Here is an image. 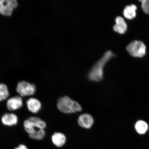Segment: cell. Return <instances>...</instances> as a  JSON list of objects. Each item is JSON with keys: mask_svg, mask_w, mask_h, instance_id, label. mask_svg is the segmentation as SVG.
<instances>
[{"mask_svg": "<svg viewBox=\"0 0 149 149\" xmlns=\"http://www.w3.org/2000/svg\"><path fill=\"white\" fill-rule=\"evenodd\" d=\"M24 126L26 131L30 135L36 131L35 128L44 130L46 127V124L38 117H32L24 121Z\"/></svg>", "mask_w": 149, "mask_h": 149, "instance_id": "3", "label": "cell"}, {"mask_svg": "<svg viewBox=\"0 0 149 149\" xmlns=\"http://www.w3.org/2000/svg\"><path fill=\"white\" fill-rule=\"evenodd\" d=\"M141 3V8L144 12L149 14V0H142L140 1Z\"/></svg>", "mask_w": 149, "mask_h": 149, "instance_id": "17", "label": "cell"}, {"mask_svg": "<svg viewBox=\"0 0 149 149\" xmlns=\"http://www.w3.org/2000/svg\"><path fill=\"white\" fill-rule=\"evenodd\" d=\"M1 121L5 125L12 126L17 124L18 118L14 113H6L2 117Z\"/></svg>", "mask_w": 149, "mask_h": 149, "instance_id": "11", "label": "cell"}, {"mask_svg": "<svg viewBox=\"0 0 149 149\" xmlns=\"http://www.w3.org/2000/svg\"><path fill=\"white\" fill-rule=\"evenodd\" d=\"M115 56L111 50H108L104 53L99 60L97 61L89 72L88 77L91 81H100L103 77V69L106 63L112 58Z\"/></svg>", "mask_w": 149, "mask_h": 149, "instance_id": "1", "label": "cell"}, {"mask_svg": "<svg viewBox=\"0 0 149 149\" xmlns=\"http://www.w3.org/2000/svg\"><path fill=\"white\" fill-rule=\"evenodd\" d=\"M137 9V7L135 5L126 6L123 10V15L125 17L128 19H133L136 16Z\"/></svg>", "mask_w": 149, "mask_h": 149, "instance_id": "12", "label": "cell"}, {"mask_svg": "<svg viewBox=\"0 0 149 149\" xmlns=\"http://www.w3.org/2000/svg\"><path fill=\"white\" fill-rule=\"evenodd\" d=\"M28 109L33 113H37L40 110L42 104L39 100L34 98L29 99L26 102Z\"/></svg>", "mask_w": 149, "mask_h": 149, "instance_id": "10", "label": "cell"}, {"mask_svg": "<svg viewBox=\"0 0 149 149\" xmlns=\"http://www.w3.org/2000/svg\"><path fill=\"white\" fill-rule=\"evenodd\" d=\"M16 91L22 97L31 96L35 94L36 91V87L34 84L25 81H21L18 84Z\"/></svg>", "mask_w": 149, "mask_h": 149, "instance_id": "5", "label": "cell"}, {"mask_svg": "<svg viewBox=\"0 0 149 149\" xmlns=\"http://www.w3.org/2000/svg\"><path fill=\"white\" fill-rule=\"evenodd\" d=\"M58 109L62 112L70 113L81 111V106L77 102L72 100L68 96L59 98L57 104Z\"/></svg>", "mask_w": 149, "mask_h": 149, "instance_id": "2", "label": "cell"}, {"mask_svg": "<svg viewBox=\"0 0 149 149\" xmlns=\"http://www.w3.org/2000/svg\"><path fill=\"white\" fill-rule=\"evenodd\" d=\"M23 105V100L19 96L13 97L9 99L7 102V107L9 110L15 111L19 109Z\"/></svg>", "mask_w": 149, "mask_h": 149, "instance_id": "7", "label": "cell"}, {"mask_svg": "<svg viewBox=\"0 0 149 149\" xmlns=\"http://www.w3.org/2000/svg\"><path fill=\"white\" fill-rule=\"evenodd\" d=\"M9 96L8 87L5 84H0V102L6 100Z\"/></svg>", "mask_w": 149, "mask_h": 149, "instance_id": "15", "label": "cell"}, {"mask_svg": "<svg viewBox=\"0 0 149 149\" xmlns=\"http://www.w3.org/2000/svg\"><path fill=\"white\" fill-rule=\"evenodd\" d=\"M126 49L132 56L142 57L145 55L146 47L142 42L134 40L130 42L127 46Z\"/></svg>", "mask_w": 149, "mask_h": 149, "instance_id": "4", "label": "cell"}, {"mask_svg": "<svg viewBox=\"0 0 149 149\" xmlns=\"http://www.w3.org/2000/svg\"><path fill=\"white\" fill-rule=\"evenodd\" d=\"M135 128L138 133L141 134H143L146 133L148 130V125L144 121L139 120L136 123Z\"/></svg>", "mask_w": 149, "mask_h": 149, "instance_id": "14", "label": "cell"}, {"mask_svg": "<svg viewBox=\"0 0 149 149\" xmlns=\"http://www.w3.org/2000/svg\"><path fill=\"white\" fill-rule=\"evenodd\" d=\"M52 141L53 144L57 147L62 146L66 141V137L62 133H55L52 136Z\"/></svg>", "mask_w": 149, "mask_h": 149, "instance_id": "13", "label": "cell"}, {"mask_svg": "<svg viewBox=\"0 0 149 149\" xmlns=\"http://www.w3.org/2000/svg\"><path fill=\"white\" fill-rule=\"evenodd\" d=\"M14 149H28L26 146L25 145L23 144L20 145L19 146L18 148H17Z\"/></svg>", "mask_w": 149, "mask_h": 149, "instance_id": "18", "label": "cell"}, {"mask_svg": "<svg viewBox=\"0 0 149 149\" xmlns=\"http://www.w3.org/2000/svg\"><path fill=\"white\" fill-rule=\"evenodd\" d=\"M115 24L113 29L116 32L123 34L127 30V26L124 19L120 16H117L115 19Z\"/></svg>", "mask_w": 149, "mask_h": 149, "instance_id": "9", "label": "cell"}, {"mask_svg": "<svg viewBox=\"0 0 149 149\" xmlns=\"http://www.w3.org/2000/svg\"><path fill=\"white\" fill-rule=\"evenodd\" d=\"M45 135V132L44 130L39 129L37 130L34 133L29 135L31 138L34 139L42 140Z\"/></svg>", "mask_w": 149, "mask_h": 149, "instance_id": "16", "label": "cell"}, {"mask_svg": "<svg viewBox=\"0 0 149 149\" xmlns=\"http://www.w3.org/2000/svg\"><path fill=\"white\" fill-rule=\"evenodd\" d=\"M17 6L16 0H0V14L5 16H10Z\"/></svg>", "mask_w": 149, "mask_h": 149, "instance_id": "6", "label": "cell"}, {"mask_svg": "<svg viewBox=\"0 0 149 149\" xmlns=\"http://www.w3.org/2000/svg\"><path fill=\"white\" fill-rule=\"evenodd\" d=\"M78 122L81 127L89 129L93 125L94 119L92 116L88 113H84L79 116Z\"/></svg>", "mask_w": 149, "mask_h": 149, "instance_id": "8", "label": "cell"}]
</instances>
